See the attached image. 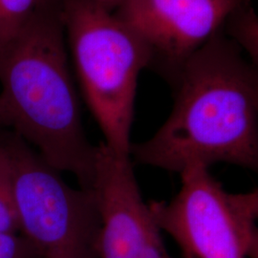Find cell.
Wrapping results in <instances>:
<instances>
[{"mask_svg": "<svg viewBox=\"0 0 258 258\" xmlns=\"http://www.w3.org/2000/svg\"><path fill=\"white\" fill-rule=\"evenodd\" d=\"M223 29L176 75L175 102L153 137L131 145L137 164L181 173L188 166L228 163L258 167L256 65Z\"/></svg>", "mask_w": 258, "mask_h": 258, "instance_id": "obj_1", "label": "cell"}, {"mask_svg": "<svg viewBox=\"0 0 258 258\" xmlns=\"http://www.w3.org/2000/svg\"><path fill=\"white\" fill-rule=\"evenodd\" d=\"M65 37L61 0H48L0 52V122L88 189L97 147L83 129Z\"/></svg>", "mask_w": 258, "mask_h": 258, "instance_id": "obj_2", "label": "cell"}, {"mask_svg": "<svg viewBox=\"0 0 258 258\" xmlns=\"http://www.w3.org/2000/svg\"><path fill=\"white\" fill-rule=\"evenodd\" d=\"M65 36L78 80L103 144L130 156V133L141 71L151 63L145 42L95 0H61Z\"/></svg>", "mask_w": 258, "mask_h": 258, "instance_id": "obj_3", "label": "cell"}, {"mask_svg": "<svg viewBox=\"0 0 258 258\" xmlns=\"http://www.w3.org/2000/svg\"><path fill=\"white\" fill-rule=\"evenodd\" d=\"M4 144L19 232L38 258H99L101 219L92 190L70 186L19 136Z\"/></svg>", "mask_w": 258, "mask_h": 258, "instance_id": "obj_4", "label": "cell"}, {"mask_svg": "<svg viewBox=\"0 0 258 258\" xmlns=\"http://www.w3.org/2000/svg\"><path fill=\"white\" fill-rule=\"evenodd\" d=\"M180 174L175 197L148 207L184 258H257V190L231 194L199 165Z\"/></svg>", "mask_w": 258, "mask_h": 258, "instance_id": "obj_5", "label": "cell"}, {"mask_svg": "<svg viewBox=\"0 0 258 258\" xmlns=\"http://www.w3.org/2000/svg\"><path fill=\"white\" fill-rule=\"evenodd\" d=\"M250 0H128L114 15L148 47L170 83L184 61Z\"/></svg>", "mask_w": 258, "mask_h": 258, "instance_id": "obj_6", "label": "cell"}, {"mask_svg": "<svg viewBox=\"0 0 258 258\" xmlns=\"http://www.w3.org/2000/svg\"><path fill=\"white\" fill-rule=\"evenodd\" d=\"M92 190L101 219L99 258H173L139 189L130 156L97 147Z\"/></svg>", "mask_w": 258, "mask_h": 258, "instance_id": "obj_7", "label": "cell"}, {"mask_svg": "<svg viewBox=\"0 0 258 258\" xmlns=\"http://www.w3.org/2000/svg\"><path fill=\"white\" fill-rule=\"evenodd\" d=\"M224 33L257 62V18L250 2L234 11L223 25Z\"/></svg>", "mask_w": 258, "mask_h": 258, "instance_id": "obj_8", "label": "cell"}, {"mask_svg": "<svg viewBox=\"0 0 258 258\" xmlns=\"http://www.w3.org/2000/svg\"><path fill=\"white\" fill-rule=\"evenodd\" d=\"M48 0H0V52Z\"/></svg>", "mask_w": 258, "mask_h": 258, "instance_id": "obj_9", "label": "cell"}, {"mask_svg": "<svg viewBox=\"0 0 258 258\" xmlns=\"http://www.w3.org/2000/svg\"><path fill=\"white\" fill-rule=\"evenodd\" d=\"M0 232H19L9 152L0 143Z\"/></svg>", "mask_w": 258, "mask_h": 258, "instance_id": "obj_10", "label": "cell"}, {"mask_svg": "<svg viewBox=\"0 0 258 258\" xmlns=\"http://www.w3.org/2000/svg\"><path fill=\"white\" fill-rule=\"evenodd\" d=\"M0 258H38L35 249L19 232H0Z\"/></svg>", "mask_w": 258, "mask_h": 258, "instance_id": "obj_11", "label": "cell"}, {"mask_svg": "<svg viewBox=\"0 0 258 258\" xmlns=\"http://www.w3.org/2000/svg\"><path fill=\"white\" fill-rule=\"evenodd\" d=\"M98 4H100L104 9L110 12H114L118 9L122 4H124L128 0H95Z\"/></svg>", "mask_w": 258, "mask_h": 258, "instance_id": "obj_12", "label": "cell"}]
</instances>
